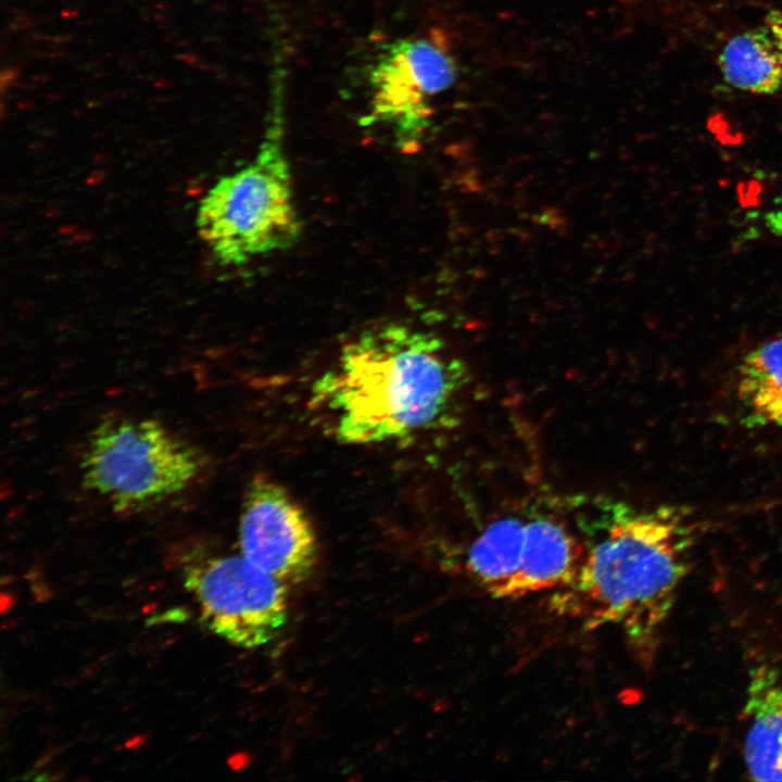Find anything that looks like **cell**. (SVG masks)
I'll list each match as a JSON object with an SVG mask.
<instances>
[{"mask_svg": "<svg viewBox=\"0 0 782 782\" xmlns=\"http://www.w3.org/2000/svg\"><path fill=\"white\" fill-rule=\"evenodd\" d=\"M241 555L282 582H300L317 560V538L304 508L276 481L249 483L239 520Z\"/></svg>", "mask_w": 782, "mask_h": 782, "instance_id": "7", "label": "cell"}, {"mask_svg": "<svg viewBox=\"0 0 782 782\" xmlns=\"http://www.w3.org/2000/svg\"><path fill=\"white\" fill-rule=\"evenodd\" d=\"M468 380L441 339L387 323L342 346L312 403L330 416L339 442L384 443L450 426Z\"/></svg>", "mask_w": 782, "mask_h": 782, "instance_id": "1", "label": "cell"}, {"mask_svg": "<svg viewBox=\"0 0 782 782\" xmlns=\"http://www.w3.org/2000/svg\"><path fill=\"white\" fill-rule=\"evenodd\" d=\"M584 550L562 521L543 515L527 520L521 564L508 598L566 586L577 575Z\"/></svg>", "mask_w": 782, "mask_h": 782, "instance_id": "8", "label": "cell"}, {"mask_svg": "<svg viewBox=\"0 0 782 782\" xmlns=\"http://www.w3.org/2000/svg\"><path fill=\"white\" fill-rule=\"evenodd\" d=\"M185 584L200 604L201 623L236 646L265 645L286 623L283 582L242 555L190 564Z\"/></svg>", "mask_w": 782, "mask_h": 782, "instance_id": "5", "label": "cell"}, {"mask_svg": "<svg viewBox=\"0 0 782 782\" xmlns=\"http://www.w3.org/2000/svg\"><path fill=\"white\" fill-rule=\"evenodd\" d=\"M765 24L782 58V10L769 11Z\"/></svg>", "mask_w": 782, "mask_h": 782, "instance_id": "13", "label": "cell"}, {"mask_svg": "<svg viewBox=\"0 0 782 782\" xmlns=\"http://www.w3.org/2000/svg\"><path fill=\"white\" fill-rule=\"evenodd\" d=\"M766 225L774 235H782V188L774 201V207L766 215Z\"/></svg>", "mask_w": 782, "mask_h": 782, "instance_id": "14", "label": "cell"}, {"mask_svg": "<svg viewBox=\"0 0 782 782\" xmlns=\"http://www.w3.org/2000/svg\"><path fill=\"white\" fill-rule=\"evenodd\" d=\"M526 522L516 516L499 518L468 547L466 569L470 578L493 597L508 598L521 564Z\"/></svg>", "mask_w": 782, "mask_h": 782, "instance_id": "10", "label": "cell"}, {"mask_svg": "<svg viewBox=\"0 0 782 782\" xmlns=\"http://www.w3.org/2000/svg\"><path fill=\"white\" fill-rule=\"evenodd\" d=\"M281 130L278 116L255 159L222 177L200 202L195 219L199 236L224 265H240L288 250L301 237Z\"/></svg>", "mask_w": 782, "mask_h": 782, "instance_id": "3", "label": "cell"}, {"mask_svg": "<svg viewBox=\"0 0 782 782\" xmlns=\"http://www.w3.org/2000/svg\"><path fill=\"white\" fill-rule=\"evenodd\" d=\"M744 742L747 771L756 781H782V683L771 669H757L747 686Z\"/></svg>", "mask_w": 782, "mask_h": 782, "instance_id": "9", "label": "cell"}, {"mask_svg": "<svg viewBox=\"0 0 782 782\" xmlns=\"http://www.w3.org/2000/svg\"><path fill=\"white\" fill-rule=\"evenodd\" d=\"M718 63L724 80L740 90L772 94L782 86V58L766 27L731 37Z\"/></svg>", "mask_w": 782, "mask_h": 782, "instance_id": "12", "label": "cell"}, {"mask_svg": "<svg viewBox=\"0 0 782 782\" xmlns=\"http://www.w3.org/2000/svg\"><path fill=\"white\" fill-rule=\"evenodd\" d=\"M203 454L153 419L113 418L91 433L80 463L84 485L115 510H138L189 487Z\"/></svg>", "mask_w": 782, "mask_h": 782, "instance_id": "4", "label": "cell"}, {"mask_svg": "<svg viewBox=\"0 0 782 782\" xmlns=\"http://www.w3.org/2000/svg\"><path fill=\"white\" fill-rule=\"evenodd\" d=\"M736 393L747 425L782 428V336L742 360Z\"/></svg>", "mask_w": 782, "mask_h": 782, "instance_id": "11", "label": "cell"}, {"mask_svg": "<svg viewBox=\"0 0 782 782\" xmlns=\"http://www.w3.org/2000/svg\"><path fill=\"white\" fill-rule=\"evenodd\" d=\"M610 513L572 581L558 590L555 608L589 629L616 626L648 658L686 575L693 526L676 506L617 504Z\"/></svg>", "mask_w": 782, "mask_h": 782, "instance_id": "2", "label": "cell"}, {"mask_svg": "<svg viewBox=\"0 0 782 782\" xmlns=\"http://www.w3.org/2000/svg\"><path fill=\"white\" fill-rule=\"evenodd\" d=\"M456 66L436 38L394 42L371 73V119L392 127L400 148L417 147L426 130L429 99L455 80Z\"/></svg>", "mask_w": 782, "mask_h": 782, "instance_id": "6", "label": "cell"}]
</instances>
